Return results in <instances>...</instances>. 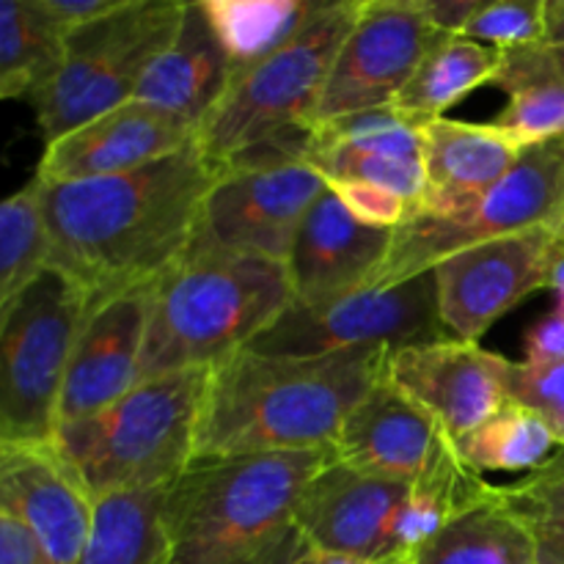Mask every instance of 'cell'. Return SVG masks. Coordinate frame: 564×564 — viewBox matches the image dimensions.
<instances>
[{
	"instance_id": "obj_8",
	"label": "cell",
	"mask_w": 564,
	"mask_h": 564,
	"mask_svg": "<svg viewBox=\"0 0 564 564\" xmlns=\"http://www.w3.org/2000/svg\"><path fill=\"white\" fill-rule=\"evenodd\" d=\"M91 303L44 268L0 314V438L50 444L77 336Z\"/></svg>"
},
{
	"instance_id": "obj_1",
	"label": "cell",
	"mask_w": 564,
	"mask_h": 564,
	"mask_svg": "<svg viewBox=\"0 0 564 564\" xmlns=\"http://www.w3.org/2000/svg\"><path fill=\"white\" fill-rule=\"evenodd\" d=\"M220 171L191 143L119 176L39 182L47 264L88 303L152 286L185 257L204 196Z\"/></svg>"
},
{
	"instance_id": "obj_31",
	"label": "cell",
	"mask_w": 564,
	"mask_h": 564,
	"mask_svg": "<svg viewBox=\"0 0 564 564\" xmlns=\"http://www.w3.org/2000/svg\"><path fill=\"white\" fill-rule=\"evenodd\" d=\"M44 268L47 235L33 176L22 191L0 202V314Z\"/></svg>"
},
{
	"instance_id": "obj_4",
	"label": "cell",
	"mask_w": 564,
	"mask_h": 564,
	"mask_svg": "<svg viewBox=\"0 0 564 564\" xmlns=\"http://www.w3.org/2000/svg\"><path fill=\"white\" fill-rule=\"evenodd\" d=\"M290 303L286 264L259 257H182L152 286L141 383L215 367L246 350Z\"/></svg>"
},
{
	"instance_id": "obj_40",
	"label": "cell",
	"mask_w": 564,
	"mask_h": 564,
	"mask_svg": "<svg viewBox=\"0 0 564 564\" xmlns=\"http://www.w3.org/2000/svg\"><path fill=\"white\" fill-rule=\"evenodd\" d=\"M308 549H312V545H308V540L297 532V527H292L290 532H286L284 538H281L279 543H275L273 549L262 556V560L253 562V564H303Z\"/></svg>"
},
{
	"instance_id": "obj_43",
	"label": "cell",
	"mask_w": 564,
	"mask_h": 564,
	"mask_svg": "<svg viewBox=\"0 0 564 564\" xmlns=\"http://www.w3.org/2000/svg\"><path fill=\"white\" fill-rule=\"evenodd\" d=\"M312 545V543H308ZM303 564H383V562H369V560H358V556H347V554H334V551H319V549H308L306 560Z\"/></svg>"
},
{
	"instance_id": "obj_26",
	"label": "cell",
	"mask_w": 564,
	"mask_h": 564,
	"mask_svg": "<svg viewBox=\"0 0 564 564\" xmlns=\"http://www.w3.org/2000/svg\"><path fill=\"white\" fill-rule=\"evenodd\" d=\"M499 66V50L466 36H444L430 50L411 83L397 94L391 108L400 110L408 119L427 124V121L441 119L474 88L494 83Z\"/></svg>"
},
{
	"instance_id": "obj_38",
	"label": "cell",
	"mask_w": 564,
	"mask_h": 564,
	"mask_svg": "<svg viewBox=\"0 0 564 564\" xmlns=\"http://www.w3.org/2000/svg\"><path fill=\"white\" fill-rule=\"evenodd\" d=\"M0 564H50V560L31 529L0 516Z\"/></svg>"
},
{
	"instance_id": "obj_35",
	"label": "cell",
	"mask_w": 564,
	"mask_h": 564,
	"mask_svg": "<svg viewBox=\"0 0 564 564\" xmlns=\"http://www.w3.org/2000/svg\"><path fill=\"white\" fill-rule=\"evenodd\" d=\"M325 187L350 209L352 218H358L367 226H375V229L394 231L411 215V204L402 202L397 193L378 185H369V182L325 180Z\"/></svg>"
},
{
	"instance_id": "obj_32",
	"label": "cell",
	"mask_w": 564,
	"mask_h": 564,
	"mask_svg": "<svg viewBox=\"0 0 564 564\" xmlns=\"http://www.w3.org/2000/svg\"><path fill=\"white\" fill-rule=\"evenodd\" d=\"M538 545V564H564V449L543 468L499 488Z\"/></svg>"
},
{
	"instance_id": "obj_5",
	"label": "cell",
	"mask_w": 564,
	"mask_h": 564,
	"mask_svg": "<svg viewBox=\"0 0 564 564\" xmlns=\"http://www.w3.org/2000/svg\"><path fill=\"white\" fill-rule=\"evenodd\" d=\"M209 367L143 380L94 416L58 424L53 446L94 501L165 490L196 460Z\"/></svg>"
},
{
	"instance_id": "obj_28",
	"label": "cell",
	"mask_w": 564,
	"mask_h": 564,
	"mask_svg": "<svg viewBox=\"0 0 564 564\" xmlns=\"http://www.w3.org/2000/svg\"><path fill=\"white\" fill-rule=\"evenodd\" d=\"M66 33L42 0H0V99H28L55 75Z\"/></svg>"
},
{
	"instance_id": "obj_19",
	"label": "cell",
	"mask_w": 564,
	"mask_h": 564,
	"mask_svg": "<svg viewBox=\"0 0 564 564\" xmlns=\"http://www.w3.org/2000/svg\"><path fill=\"white\" fill-rule=\"evenodd\" d=\"M152 286L121 292L88 312L66 369L58 424L94 416L141 383Z\"/></svg>"
},
{
	"instance_id": "obj_39",
	"label": "cell",
	"mask_w": 564,
	"mask_h": 564,
	"mask_svg": "<svg viewBox=\"0 0 564 564\" xmlns=\"http://www.w3.org/2000/svg\"><path fill=\"white\" fill-rule=\"evenodd\" d=\"M485 0H419L430 25L444 36H463L471 17L482 9Z\"/></svg>"
},
{
	"instance_id": "obj_14",
	"label": "cell",
	"mask_w": 564,
	"mask_h": 564,
	"mask_svg": "<svg viewBox=\"0 0 564 564\" xmlns=\"http://www.w3.org/2000/svg\"><path fill=\"white\" fill-rule=\"evenodd\" d=\"M507 369L479 341L438 339L389 350L386 378L457 444L510 402Z\"/></svg>"
},
{
	"instance_id": "obj_15",
	"label": "cell",
	"mask_w": 564,
	"mask_h": 564,
	"mask_svg": "<svg viewBox=\"0 0 564 564\" xmlns=\"http://www.w3.org/2000/svg\"><path fill=\"white\" fill-rule=\"evenodd\" d=\"M411 482L372 477L334 460L303 494L295 527L312 549L369 562L400 554V527Z\"/></svg>"
},
{
	"instance_id": "obj_7",
	"label": "cell",
	"mask_w": 564,
	"mask_h": 564,
	"mask_svg": "<svg viewBox=\"0 0 564 564\" xmlns=\"http://www.w3.org/2000/svg\"><path fill=\"white\" fill-rule=\"evenodd\" d=\"M182 11L180 0H127L116 14L66 33L61 66L31 97L44 143L130 102L176 36Z\"/></svg>"
},
{
	"instance_id": "obj_37",
	"label": "cell",
	"mask_w": 564,
	"mask_h": 564,
	"mask_svg": "<svg viewBox=\"0 0 564 564\" xmlns=\"http://www.w3.org/2000/svg\"><path fill=\"white\" fill-rule=\"evenodd\" d=\"M47 14L61 25V31L72 33L83 25L105 20L116 14L127 0H42Z\"/></svg>"
},
{
	"instance_id": "obj_22",
	"label": "cell",
	"mask_w": 564,
	"mask_h": 564,
	"mask_svg": "<svg viewBox=\"0 0 564 564\" xmlns=\"http://www.w3.org/2000/svg\"><path fill=\"white\" fill-rule=\"evenodd\" d=\"M427 191L413 213L455 215L516 165L521 149L494 124L441 119L422 127Z\"/></svg>"
},
{
	"instance_id": "obj_16",
	"label": "cell",
	"mask_w": 564,
	"mask_h": 564,
	"mask_svg": "<svg viewBox=\"0 0 564 564\" xmlns=\"http://www.w3.org/2000/svg\"><path fill=\"white\" fill-rule=\"evenodd\" d=\"M0 516L31 529L50 564H77L91 534L94 499L53 441L0 438Z\"/></svg>"
},
{
	"instance_id": "obj_2",
	"label": "cell",
	"mask_w": 564,
	"mask_h": 564,
	"mask_svg": "<svg viewBox=\"0 0 564 564\" xmlns=\"http://www.w3.org/2000/svg\"><path fill=\"white\" fill-rule=\"evenodd\" d=\"M386 361L389 347L330 356L237 350L209 367L196 460L334 449L345 419L386 375Z\"/></svg>"
},
{
	"instance_id": "obj_24",
	"label": "cell",
	"mask_w": 564,
	"mask_h": 564,
	"mask_svg": "<svg viewBox=\"0 0 564 564\" xmlns=\"http://www.w3.org/2000/svg\"><path fill=\"white\" fill-rule=\"evenodd\" d=\"M499 53L501 66L494 83L510 99L490 124L518 149L564 135V75L545 42Z\"/></svg>"
},
{
	"instance_id": "obj_17",
	"label": "cell",
	"mask_w": 564,
	"mask_h": 564,
	"mask_svg": "<svg viewBox=\"0 0 564 564\" xmlns=\"http://www.w3.org/2000/svg\"><path fill=\"white\" fill-rule=\"evenodd\" d=\"M422 121L394 108L364 110L312 127L306 163L325 180H358L386 187L411 204H422L424 174Z\"/></svg>"
},
{
	"instance_id": "obj_33",
	"label": "cell",
	"mask_w": 564,
	"mask_h": 564,
	"mask_svg": "<svg viewBox=\"0 0 564 564\" xmlns=\"http://www.w3.org/2000/svg\"><path fill=\"white\" fill-rule=\"evenodd\" d=\"M549 0H494L471 17L463 36L494 50H518L545 42Z\"/></svg>"
},
{
	"instance_id": "obj_25",
	"label": "cell",
	"mask_w": 564,
	"mask_h": 564,
	"mask_svg": "<svg viewBox=\"0 0 564 564\" xmlns=\"http://www.w3.org/2000/svg\"><path fill=\"white\" fill-rule=\"evenodd\" d=\"M411 564H538V545L496 488L413 551Z\"/></svg>"
},
{
	"instance_id": "obj_20",
	"label": "cell",
	"mask_w": 564,
	"mask_h": 564,
	"mask_svg": "<svg viewBox=\"0 0 564 564\" xmlns=\"http://www.w3.org/2000/svg\"><path fill=\"white\" fill-rule=\"evenodd\" d=\"M452 449L455 444L444 430L386 375L352 408L334 441L341 466L411 485L433 471Z\"/></svg>"
},
{
	"instance_id": "obj_36",
	"label": "cell",
	"mask_w": 564,
	"mask_h": 564,
	"mask_svg": "<svg viewBox=\"0 0 564 564\" xmlns=\"http://www.w3.org/2000/svg\"><path fill=\"white\" fill-rule=\"evenodd\" d=\"M523 350H527V364L532 367L564 364V308L556 306L554 312L529 325Z\"/></svg>"
},
{
	"instance_id": "obj_41",
	"label": "cell",
	"mask_w": 564,
	"mask_h": 564,
	"mask_svg": "<svg viewBox=\"0 0 564 564\" xmlns=\"http://www.w3.org/2000/svg\"><path fill=\"white\" fill-rule=\"evenodd\" d=\"M545 47L564 75V0H549L545 6Z\"/></svg>"
},
{
	"instance_id": "obj_13",
	"label": "cell",
	"mask_w": 564,
	"mask_h": 564,
	"mask_svg": "<svg viewBox=\"0 0 564 564\" xmlns=\"http://www.w3.org/2000/svg\"><path fill=\"white\" fill-rule=\"evenodd\" d=\"M560 237V229L540 226L441 259L433 268V281L446 334L479 341L518 303L549 286Z\"/></svg>"
},
{
	"instance_id": "obj_30",
	"label": "cell",
	"mask_w": 564,
	"mask_h": 564,
	"mask_svg": "<svg viewBox=\"0 0 564 564\" xmlns=\"http://www.w3.org/2000/svg\"><path fill=\"white\" fill-rule=\"evenodd\" d=\"M560 449L551 424L521 402H507L482 427L455 444L457 457L474 474H534Z\"/></svg>"
},
{
	"instance_id": "obj_9",
	"label": "cell",
	"mask_w": 564,
	"mask_h": 564,
	"mask_svg": "<svg viewBox=\"0 0 564 564\" xmlns=\"http://www.w3.org/2000/svg\"><path fill=\"white\" fill-rule=\"evenodd\" d=\"M540 226L564 235V135L521 149L505 180L460 213L408 215L391 235L389 257L367 290L402 284L452 253Z\"/></svg>"
},
{
	"instance_id": "obj_18",
	"label": "cell",
	"mask_w": 564,
	"mask_h": 564,
	"mask_svg": "<svg viewBox=\"0 0 564 564\" xmlns=\"http://www.w3.org/2000/svg\"><path fill=\"white\" fill-rule=\"evenodd\" d=\"M196 127L130 99L47 143L36 180L80 182L119 176L187 149Z\"/></svg>"
},
{
	"instance_id": "obj_45",
	"label": "cell",
	"mask_w": 564,
	"mask_h": 564,
	"mask_svg": "<svg viewBox=\"0 0 564 564\" xmlns=\"http://www.w3.org/2000/svg\"><path fill=\"white\" fill-rule=\"evenodd\" d=\"M562 237H564V235H562Z\"/></svg>"
},
{
	"instance_id": "obj_44",
	"label": "cell",
	"mask_w": 564,
	"mask_h": 564,
	"mask_svg": "<svg viewBox=\"0 0 564 564\" xmlns=\"http://www.w3.org/2000/svg\"><path fill=\"white\" fill-rule=\"evenodd\" d=\"M383 564H411V556H394V560H386Z\"/></svg>"
},
{
	"instance_id": "obj_42",
	"label": "cell",
	"mask_w": 564,
	"mask_h": 564,
	"mask_svg": "<svg viewBox=\"0 0 564 564\" xmlns=\"http://www.w3.org/2000/svg\"><path fill=\"white\" fill-rule=\"evenodd\" d=\"M549 290H554L556 306L564 308V237H560V242H556L554 259H551Z\"/></svg>"
},
{
	"instance_id": "obj_10",
	"label": "cell",
	"mask_w": 564,
	"mask_h": 564,
	"mask_svg": "<svg viewBox=\"0 0 564 564\" xmlns=\"http://www.w3.org/2000/svg\"><path fill=\"white\" fill-rule=\"evenodd\" d=\"M433 270L383 290H358L323 303H295L248 350L264 356H330L358 347L424 345L446 339Z\"/></svg>"
},
{
	"instance_id": "obj_3",
	"label": "cell",
	"mask_w": 564,
	"mask_h": 564,
	"mask_svg": "<svg viewBox=\"0 0 564 564\" xmlns=\"http://www.w3.org/2000/svg\"><path fill=\"white\" fill-rule=\"evenodd\" d=\"M334 449L198 457L163 499L169 564H253L292 527Z\"/></svg>"
},
{
	"instance_id": "obj_21",
	"label": "cell",
	"mask_w": 564,
	"mask_h": 564,
	"mask_svg": "<svg viewBox=\"0 0 564 564\" xmlns=\"http://www.w3.org/2000/svg\"><path fill=\"white\" fill-rule=\"evenodd\" d=\"M389 229L352 218L350 209L325 187L303 218L292 242L286 273L295 303H323L367 290L391 248Z\"/></svg>"
},
{
	"instance_id": "obj_23",
	"label": "cell",
	"mask_w": 564,
	"mask_h": 564,
	"mask_svg": "<svg viewBox=\"0 0 564 564\" xmlns=\"http://www.w3.org/2000/svg\"><path fill=\"white\" fill-rule=\"evenodd\" d=\"M231 75L235 64L209 28L202 3H185L176 36L143 72L132 99L198 127L224 97Z\"/></svg>"
},
{
	"instance_id": "obj_27",
	"label": "cell",
	"mask_w": 564,
	"mask_h": 564,
	"mask_svg": "<svg viewBox=\"0 0 564 564\" xmlns=\"http://www.w3.org/2000/svg\"><path fill=\"white\" fill-rule=\"evenodd\" d=\"M165 490L110 494L94 501V523L77 564H169Z\"/></svg>"
},
{
	"instance_id": "obj_11",
	"label": "cell",
	"mask_w": 564,
	"mask_h": 564,
	"mask_svg": "<svg viewBox=\"0 0 564 564\" xmlns=\"http://www.w3.org/2000/svg\"><path fill=\"white\" fill-rule=\"evenodd\" d=\"M325 191L308 163L224 169L198 209L185 257H259L286 264L303 218Z\"/></svg>"
},
{
	"instance_id": "obj_34",
	"label": "cell",
	"mask_w": 564,
	"mask_h": 564,
	"mask_svg": "<svg viewBox=\"0 0 564 564\" xmlns=\"http://www.w3.org/2000/svg\"><path fill=\"white\" fill-rule=\"evenodd\" d=\"M507 391L512 402L532 408L551 424L560 438V449H564V364L532 367L527 361H510Z\"/></svg>"
},
{
	"instance_id": "obj_12",
	"label": "cell",
	"mask_w": 564,
	"mask_h": 564,
	"mask_svg": "<svg viewBox=\"0 0 564 564\" xmlns=\"http://www.w3.org/2000/svg\"><path fill=\"white\" fill-rule=\"evenodd\" d=\"M441 39L444 33L430 25L419 0H364L330 66L312 127L391 108Z\"/></svg>"
},
{
	"instance_id": "obj_6",
	"label": "cell",
	"mask_w": 564,
	"mask_h": 564,
	"mask_svg": "<svg viewBox=\"0 0 564 564\" xmlns=\"http://www.w3.org/2000/svg\"><path fill=\"white\" fill-rule=\"evenodd\" d=\"M364 0H336L259 64L237 69L224 97L196 127L198 152L220 171L237 154L284 132L312 127L336 53Z\"/></svg>"
},
{
	"instance_id": "obj_29",
	"label": "cell",
	"mask_w": 564,
	"mask_h": 564,
	"mask_svg": "<svg viewBox=\"0 0 564 564\" xmlns=\"http://www.w3.org/2000/svg\"><path fill=\"white\" fill-rule=\"evenodd\" d=\"M323 0H204L202 11L237 69L259 64L284 47Z\"/></svg>"
}]
</instances>
